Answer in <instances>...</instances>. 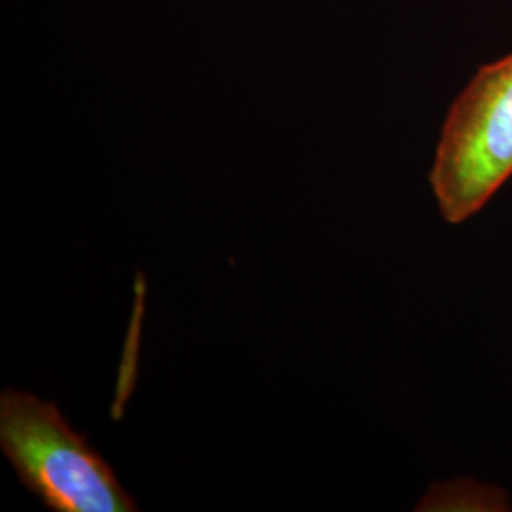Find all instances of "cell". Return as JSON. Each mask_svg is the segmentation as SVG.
Here are the masks:
<instances>
[{
	"instance_id": "cell-1",
	"label": "cell",
	"mask_w": 512,
	"mask_h": 512,
	"mask_svg": "<svg viewBox=\"0 0 512 512\" xmlns=\"http://www.w3.org/2000/svg\"><path fill=\"white\" fill-rule=\"evenodd\" d=\"M512 177V52L476 71L440 131L429 184L448 224L473 219Z\"/></svg>"
},
{
	"instance_id": "cell-3",
	"label": "cell",
	"mask_w": 512,
	"mask_h": 512,
	"mask_svg": "<svg viewBox=\"0 0 512 512\" xmlns=\"http://www.w3.org/2000/svg\"><path fill=\"white\" fill-rule=\"evenodd\" d=\"M507 495L475 480L444 482L421 499L420 511H507Z\"/></svg>"
},
{
	"instance_id": "cell-2",
	"label": "cell",
	"mask_w": 512,
	"mask_h": 512,
	"mask_svg": "<svg viewBox=\"0 0 512 512\" xmlns=\"http://www.w3.org/2000/svg\"><path fill=\"white\" fill-rule=\"evenodd\" d=\"M0 446L23 486L52 511H137L109 463L74 431L55 404L4 389Z\"/></svg>"
}]
</instances>
